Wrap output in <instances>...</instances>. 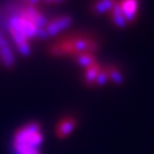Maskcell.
<instances>
[{"label": "cell", "instance_id": "1", "mask_svg": "<svg viewBox=\"0 0 154 154\" xmlns=\"http://www.w3.org/2000/svg\"><path fill=\"white\" fill-rule=\"evenodd\" d=\"M100 39L89 32H72L57 35L55 41L48 46V53L51 56L62 57L80 53L95 54L99 49Z\"/></svg>", "mask_w": 154, "mask_h": 154}, {"label": "cell", "instance_id": "2", "mask_svg": "<svg viewBox=\"0 0 154 154\" xmlns=\"http://www.w3.org/2000/svg\"><path fill=\"white\" fill-rule=\"evenodd\" d=\"M41 127L38 122H29L18 128L13 135L11 149L14 154H41L40 145L42 143Z\"/></svg>", "mask_w": 154, "mask_h": 154}, {"label": "cell", "instance_id": "3", "mask_svg": "<svg viewBox=\"0 0 154 154\" xmlns=\"http://www.w3.org/2000/svg\"><path fill=\"white\" fill-rule=\"evenodd\" d=\"M7 29H11V30H14V31L22 33L23 35H25L30 40L37 38V34H38L39 31V28L34 23L26 20L25 17L16 14L15 11H14V14L8 20Z\"/></svg>", "mask_w": 154, "mask_h": 154}, {"label": "cell", "instance_id": "4", "mask_svg": "<svg viewBox=\"0 0 154 154\" xmlns=\"http://www.w3.org/2000/svg\"><path fill=\"white\" fill-rule=\"evenodd\" d=\"M72 22H73V18L70 15H58L55 17H50L44 29L48 38H53L62 34L65 29L71 25Z\"/></svg>", "mask_w": 154, "mask_h": 154}, {"label": "cell", "instance_id": "5", "mask_svg": "<svg viewBox=\"0 0 154 154\" xmlns=\"http://www.w3.org/2000/svg\"><path fill=\"white\" fill-rule=\"evenodd\" d=\"M0 61L7 69L14 67L15 61H16L13 51V47L1 29H0Z\"/></svg>", "mask_w": 154, "mask_h": 154}, {"label": "cell", "instance_id": "6", "mask_svg": "<svg viewBox=\"0 0 154 154\" xmlns=\"http://www.w3.org/2000/svg\"><path fill=\"white\" fill-rule=\"evenodd\" d=\"M119 4L128 24H134L139 16L140 1L139 0H119Z\"/></svg>", "mask_w": 154, "mask_h": 154}, {"label": "cell", "instance_id": "7", "mask_svg": "<svg viewBox=\"0 0 154 154\" xmlns=\"http://www.w3.org/2000/svg\"><path fill=\"white\" fill-rule=\"evenodd\" d=\"M8 33L11 35V41L14 46L16 47L17 51L23 56H30L32 53V46H31V40L26 38L25 35H23L22 33L14 31L8 29Z\"/></svg>", "mask_w": 154, "mask_h": 154}, {"label": "cell", "instance_id": "8", "mask_svg": "<svg viewBox=\"0 0 154 154\" xmlns=\"http://www.w3.org/2000/svg\"><path fill=\"white\" fill-rule=\"evenodd\" d=\"M119 0H93L89 4L88 9L94 15L109 14Z\"/></svg>", "mask_w": 154, "mask_h": 154}, {"label": "cell", "instance_id": "9", "mask_svg": "<svg viewBox=\"0 0 154 154\" xmlns=\"http://www.w3.org/2000/svg\"><path fill=\"white\" fill-rule=\"evenodd\" d=\"M77 127V119L73 116H65L61 119L56 126V135L58 138L69 136L71 131Z\"/></svg>", "mask_w": 154, "mask_h": 154}, {"label": "cell", "instance_id": "10", "mask_svg": "<svg viewBox=\"0 0 154 154\" xmlns=\"http://www.w3.org/2000/svg\"><path fill=\"white\" fill-rule=\"evenodd\" d=\"M103 67V64H100L98 62H95L91 65L87 66L83 71L82 74V82L86 85V86H89V87H94L95 85V80L98 75V73L100 72Z\"/></svg>", "mask_w": 154, "mask_h": 154}, {"label": "cell", "instance_id": "11", "mask_svg": "<svg viewBox=\"0 0 154 154\" xmlns=\"http://www.w3.org/2000/svg\"><path fill=\"white\" fill-rule=\"evenodd\" d=\"M107 17L111 21V23L116 26V28H126L129 24L127 22L126 17L123 15V13L121 11V7H120V4L119 1L116 4V6L112 8V11L107 14Z\"/></svg>", "mask_w": 154, "mask_h": 154}, {"label": "cell", "instance_id": "12", "mask_svg": "<svg viewBox=\"0 0 154 154\" xmlns=\"http://www.w3.org/2000/svg\"><path fill=\"white\" fill-rule=\"evenodd\" d=\"M104 67L107 72V77L111 82L116 83V85H121L125 80V75L120 67L116 64H104Z\"/></svg>", "mask_w": 154, "mask_h": 154}, {"label": "cell", "instance_id": "13", "mask_svg": "<svg viewBox=\"0 0 154 154\" xmlns=\"http://www.w3.org/2000/svg\"><path fill=\"white\" fill-rule=\"evenodd\" d=\"M71 58L77 63L79 66H82L83 69H86L87 66L91 65L93 63L97 62L96 60V55L91 54V53H80V54H75V55L71 56Z\"/></svg>", "mask_w": 154, "mask_h": 154}, {"label": "cell", "instance_id": "14", "mask_svg": "<svg viewBox=\"0 0 154 154\" xmlns=\"http://www.w3.org/2000/svg\"><path fill=\"white\" fill-rule=\"evenodd\" d=\"M107 81H109L107 72H106V70H105V67H104V64H103L102 70H100V72L98 73L97 78H96V80H95V85H94V87H95V86H103V85H105Z\"/></svg>", "mask_w": 154, "mask_h": 154}, {"label": "cell", "instance_id": "15", "mask_svg": "<svg viewBox=\"0 0 154 154\" xmlns=\"http://www.w3.org/2000/svg\"><path fill=\"white\" fill-rule=\"evenodd\" d=\"M40 0H26V2L30 4V5H35V4H38Z\"/></svg>", "mask_w": 154, "mask_h": 154}, {"label": "cell", "instance_id": "16", "mask_svg": "<svg viewBox=\"0 0 154 154\" xmlns=\"http://www.w3.org/2000/svg\"><path fill=\"white\" fill-rule=\"evenodd\" d=\"M64 0H54L53 1V4H60V2H63Z\"/></svg>", "mask_w": 154, "mask_h": 154}, {"label": "cell", "instance_id": "17", "mask_svg": "<svg viewBox=\"0 0 154 154\" xmlns=\"http://www.w3.org/2000/svg\"><path fill=\"white\" fill-rule=\"evenodd\" d=\"M44 1H46V2H49V4H53V1H54V0H44Z\"/></svg>", "mask_w": 154, "mask_h": 154}, {"label": "cell", "instance_id": "18", "mask_svg": "<svg viewBox=\"0 0 154 154\" xmlns=\"http://www.w3.org/2000/svg\"><path fill=\"white\" fill-rule=\"evenodd\" d=\"M23 1H25V2H26V0H23Z\"/></svg>", "mask_w": 154, "mask_h": 154}]
</instances>
